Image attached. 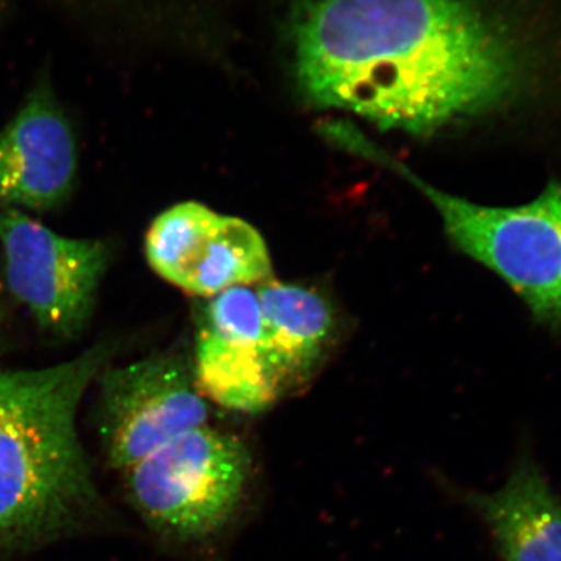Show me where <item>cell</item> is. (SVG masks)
<instances>
[{
  "label": "cell",
  "instance_id": "1",
  "mask_svg": "<svg viewBox=\"0 0 561 561\" xmlns=\"http://www.w3.org/2000/svg\"><path fill=\"white\" fill-rule=\"evenodd\" d=\"M294 72L313 105L430 135L515 98L526 68L476 0H295Z\"/></svg>",
  "mask_w": 561,
  "mask_h": 561
},
{
  "label": "cell",
  "instance_id": "2",
  "mask_svg": "<svg viewBox=\"0 0 561 561\" xmlns=\"http://www.w3.org/2000/svg\"><path fill=\"white\" fill-rule=\"evenodd\" d=\"M108 353L99 345L54 367L0 371V553L60 537L99 511L77 412Z\"/></svg>",
  "mask_w": 561,
  "mask_h": 561
},
{
  "label": "cell",
  "instance_id": "3",
  "mask_svg": "<svg viewBox=\"0 0 561 561\" xmlns=\"http://www.w3.org/2000/svg\"><path fill=\"white\" fill-rule=\"evenodd\" d=\"M324 135L342 149L387 165L423 192L451 241L504 279L538 323L561 334V181L552 180L524 205L483 206L420 180L348 124H328Z\"/></svg>",
  "mask_w": 561,
  "mask_h": 561
},
{
  "label": "cell",
  "instance_id": "4",
  "mask_svg": "<svg viewBox=\"0 0 561 561\" xmlns=\"http://www.w3.org/2000/svg\"><path fill=\"white\" fill-rule=\"evenodd\" d=\"M122 474L133 507L147 526L173 540L194 541L219 531L238 511L250 457L234 435L205 424Z\"/></svg>",
  "mask_w": 561,
  "mask_h": 561
},
{
  "label": "cell",
  "instance_id": "5",
  "mask_svg": "<svg viewBox=\"0 0 561 561\" xmlns=\"http://www.w3.org/2000/svg\"><path fill=\"white\" fill-rule=\"evenodd\" d=\"M208 419L194 370L173 354L103 373L99 435L114 470L127 471Z\"/></svg>",
  "mask_w": 561,
  "mask_h": 561
},
{
  "label": "cell",
  "instance_id": "6",
  "mask_svg": "<svg viewBox=\"0 0 561 561\" xmlns=\"http://www.w3.org/2000/svg\"><path fill=\"white\" fill-rule=\"evenodd\" d=\"M7 280L39 327L58 337L83 330L108 261L102 241L69 239L18 210L0 216Z\"/></svg>",
  "mask_w": 561,
  "mask_h": 561
},
{
  "label": "cell",
  "instance_id": "7",
  "mask_svg": "<svg viewBox=\"0 0 561 561\" xmlns=\"http://www.w3.org/2000/svg\"><path fill=\"white\" fill-rule=\"evenodd\" d=\"M146 253L158 275L197 297L257 286L272 276L271 254L256 228L195 202L180 203L151 224Z\"/></svg>",
  "mask_w": 561,
  "mask_h": 561
},
{
  "label": "cell",
  "instance_id": "8",
  "mask_svg": "<svg viewBox=\"0 0 561 561\" xmlns=\"http://www.w3.org/2000/svg\"><path fill=\"white\" fill-rule=\"evenodd\" d=\"M194 376L206 400L230 411L262 412L283 394L265 356L256 289L232 287L210 298Z\"/></svg>",
  "mask_w": 561,
  "mask_h": 561
},
{
  "label": "cell",
  "instance_id": "9",
  "mask_svg": "<svg viewBox=\"0 0 561 561\" xmlns=\"http://www.w3.org/2000/svg\"><path fill=\"white\" fill-rule=\"evenodd\" d=\"M76 173L72 128L54 92L41 84L0 133V202L51 208L68 197Z\"/></svg>",
  "mask_w": 561,
  "mask_h": 561
},
{
  "label": "cell",
  "instance_id": "10",
  "mask_svg": "<svg viewBox=\"0 0 561 561\" xmlns=\"http://www.w3.org/2000/svg\"><path fill=\"white\" fill-rule=\"evenodd\" d=\"M467 502L502 561H561V496L529 446L519 451L504 485L470 493Z\"/></svg>",
  "mask_w": 561,
  "mask_h": 561
},
{
  "label": "cell",
  "instance_id": "11",
  "mask_svg": "<svg viewBox=\"0 0 561 561\" xmlns=\"http://www.w3.org/2000/svg\"><path fill=\"white\" fill-rule=\"evenodd\" d=\"M265 356L280 393L300 386L319 364L332 331L328 302L313 290L268 279L257 284Z\"/></svg>",
  "mask_w": 561,
  "mask_h": 561
},
{
  "label": "cell",
  "instance_id": "12",
  "mask_svg": "<svg viewBox=\"0 0 561 561\" xmlns=\"http://www.w3.org/2000/svg\"><path fill=\"white\" fill-rule=\"evenodd\" d=\"M7 10H9V5H7V0H0V21L5 18Z\"/></svg>",
  "mask_w": 561,
  "mask_h": 561
}]
</instances>
